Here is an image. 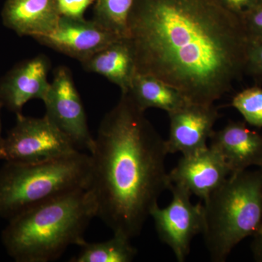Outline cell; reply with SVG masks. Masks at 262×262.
<instances>
[{"label": "cell", "instance_id": "obj_10", "mask_svg": "<svg viewBox=\"0 0 262 262\" xmlns=\"http://www.w3.org/2000/svg\"><path fill=\"white\" fill-rule=\"evenodd\" d=\"M168 114L170 130L165 144L168 154L191 155L208 147L207 141L214 131L213 126L220 117L214 104L189 101Z\"/></svg>", "mask_w": 262, "mask_h": 262}, {"label": "cell", "instance_id": "obj_16", "mask_svg": "<svg viewBox=\"0 0 262 262\" xmlns=\"http://www.w3.org/2000/svg\"><path fill=\"white\" fill-rule=\"evenodd\" d=\"M125 94L144 112L156 108L170 113L189 102L180 91L170 84L155 76L137 72Z\"/></svg>", "mask_w": 262, "mask_h": 262}, {"label": "cell", "instance_id": "obj_2", "mask_svg": "<svg viewBox=\"0 0 262 262\" xmlns=\"http://www.w3.org/2000/svg\"><path fill=\"white\" fill-rule=\"evenodd\" d=\"M127 94L100 124L90 153L89 189L97 216L129 239L141 234L151 210L170 184L165 140Z\"/></svg>", "mask_w": 262, "mask_h": 262}, {"label": "cell", "instance_id": "obj_3", "mask_svg": "<svg viewBox=\"0 0 262 262\" xmlns=\"http://www.w3.org/2000/svg\"><path fill=\"white\" fill-rule=\"evenodd\" d=\"M97 206L89 189H79L38 205L8 220L2 242L16 262H50L70 246L84 242Z\"/></svg>", "mask_w": 262, "mask_h": 262}, {"label": "cell", "instance_id": "obj_25", "mask_svg": "<svg viewBox=\"0 0 262 262\" xmlns=\"http://www.w3.org/2000/svg\"><path fill=\"white\" fill-rule=\"evenodd\" d=\"M2 106H3V103L0 101V110H1ZM3 141H4V139L2 137L1 118H0V153H1L2 148H3Z\"/></svg>", "mask_w": 262, "mask_h": 262}, {"label": "cell", "instance_id": "obj_13", "mask_svg": "<svg viewBox=\"0 0 262 262\" xmlns=\"http://www.w3.org/2000/svg\"><path fill=\"white\" fill-rule=\"evenodd\" d=\"M49 60L42 55L15 67L0 85L1 102L19 114L31 100L42 101L49 89Z\"/></svg>", "mask_w": 262, "mask_h": 262}, {"label": "cell", "instance_id": "obj_15", "mask_svg": "<svg viewBox=\"0 0 262 262\" xmlns=\"http://www.w3.org/2000/svg\"><path fill=\"white\" fill-rule=\"evenodd\" d=\"M84 70L103 76L125 94L136 72L135 51L129 38H121L81 62Z\"/></svg>", "mask_w": 262, "mask_h": 262}, {"label": "cell", "instance_id": "obj_19", "mask_svg": "<svg viewBox=\"0 0 262 262\" xmlns=\"http://www.w3.org/2000/svg\"><path fill=\"white\" fill-rule=\"evenodd\" d=\"M232 106L244 117L249 125L262 127V89L248 88L233 98Z\"/></svg>", "mask_w": 262, "mask_h": 262}, {"label": "cell", "instance_id": "obj_17", "mask_svg": "<svg viewBox=\"0 0 262 262\" xmlns=\"http://www.w3.org/2000/svg\"><path fill=\"white\" fill-rule=\"evenodd\" d=\"M81 250L72 262H130L137 255V250L130 239L120 234L103 242L88 243L79 246Z\"/></svg>", "mask_w": 262, "mask_h": 262}, {"label": "cell", "instance_id": "obj_18", "mask_svg": "<svg viewBox=\"0 0 262 262\" xmlns=\"http://www.w3.org/2000/svg\"><path fill=\"white\" fill-rule=\"evenodd\" d=\"M135 0H96L94 20L121 38L129 36V18Z\"/></svg>", "mask_w": 262, "mask_h": 262}, {"label": "cell", "instance_id": "obj_11", "mask_svg": "<svg viewBox=\"0 0 262 262\" xmlns=\"http://www.w3.org/2000/svg\"><path fill=\"white\" fill-rule=\"evenodd\" d=\"M230 175L225 159L210 146L182 155L177 166L168 173L170 184L185 188L204 201Z\"/></svg>", "mask_w": 262, "mask_h": 262}, {"label": "cell", "instance_id": "obj_9", "mask_svg": "<svg viewBox=\"0 0 262 262\" xmlns=\"http://www.w3.org/2000/svg\"><path fill=\"white\" fill-rule=\"evenodd\" d=\"M37 42L80 62L121 39L94 19L61 16L56 28L34 38Z\"/></svg>", "mask_w": 262, "mask_h": 262}, {"label": "cell", "instance_id": "obj_4", "mask_svg": "<svg viewBox=\"0 0 262 262\" xmlns=\"http://www.w3.org/2000/svg\"><path fill=\"white\" fill-rule=\"evenodd\" d=\"M205 244L212 261H225L243 239L262 229V169L231 174L204 201Z\"/></svg>", "mask_w": 262, "mask_h": 262}, {"label": "cell", "instance_id": "obj_1", "mask_svg": "<svg viewBox=\"0 0 262 262\" xmlns=\"http://www.w3.org/2000/svg\"><path fill=\"white\" fill-rule=\"evenodd\" d=\"M128 38L137 72L190 102L213 104L245 73L244 26L219 0H135Z\"/></svg>", "mask_w": 262, "mask_h": 262}, {"label": "cell", "instance_id": "obj_24", "mask_svg": "<svg viewBox=\"0 0 262 262\" xmlns=\"http://www.w3.org/2000/svg\"><path fill=\"white\" fill-rule=\"evenodd\" d=\"M251 251L254 259L256 261L262 262V229L260 232L253 236Z\"/></svg>", "mask_w": 262, "mask_h": 262}, {"label": "cell", "instance_id": "obj_14", "mask_svg": "<svg viewBox=\"0 0 262 262\" xmlns=\"http://www.w3.org/2000/svg\"><path fill=\"white\" fill-rule=\"evenodd\" d=\"M2 16L8 28L34 39L51 32L61 15L57 0H7Z\"/></svg>", "mask_w": 262, "mask_h": 262}, {"label": "cell", "instance_id": "obj_7", "mask_svg": "<svg viewBox=\"0 0 262 262\" xmlns=\"http://www.w3.org/2000/svg\"><path fill=\"white\" fill-rule=\"evenodd\" d=\"M172 201L166 208L156 206L150 216L154 220L160 241L171 248L179 262L190 252L191 243L204 228V208L201 203L192 204L187 189L171 184Z\"/></svg>", "mask_w": 262, "mask_h": 262}, {"label": "cell", "instance_id": "obj_6", "mask_svg": "<svg viewBox=\"0 0 262 262\" xmlns=\"http://www.w3.org/2000/svg\"><path fill=\"white\" fill-rule=\"evenodd\" d=\"M80 151L75 143L45 115L17 114L16 123L3 141L0 159L37 163L58 159Z\"/></svg>", "mask_w": 262, "mask_h": 262}, {"label": "cell", "instance_id": "obj_22", "mask_svg": "<svg viewBox=\"0 0 262 262\" xmlns=\"http://www.w3.org/2000/svg\"><path fill=\"white\" fill-rule=\"evenodd\" d=\"M94 0H57L61 16L83 18L85 10Z\"/></svg>", "mask_w": 262, "mask_h": 262}, {"label": "cell", "instance_id": "obj_21", "mask_svg": "<svg viewBox=\"0 0 262 262\" xmlns=\"http://www.w3.org/2000/svg\"><path fill=\"white\" fill-rule=\"evenodd\" d=\"M245 73L262 77V42H248Z\"/></svg>", "mask_w": 262, "mask_h": 262}, {"label": "cell", "instance_id": "obj_8", "mask_svg": "<svg viewBox=\"0 0 262 262\" xmlns=\"http://www.w3.org/2000/svg\"><path fill=\"white\" fill-rule=\"evenodd\" d=\"M46 116L75 143L78 149L89 154L94 146L82 100L76 89L70 70L59 67L42 100Z\"/></svg>", "mask_w": 262, "mask_h": 262}, {"label": "cell", "instance_id": "obj_20", "mask_svg": "<svg viewBox=\"0 0 262 262\" xmlns=\"http://www.w3.org/2000/svg\"><path fill=\"white\" fill-rule=\"evenodd\" d=\"M241 20L248 42H262V2Z\"/></svg>", "mask_w": 262, "mask_h": 262}, {"label": "cell", "instance_id": "obj_12", "mask_svg": "<svg viewBox=\"0 0 262 262\" xmlns=\"http://www.w3.org/2000/svg\"><path fill=\"white\" fill-rule=\"evenodd\" d=\"M210 147L225 159L231 174L251 166L262 169V135L242 122H230L210 138Z\"/></svg>", "mask_w": 262, "mask_h": 262}, {"label": "cell", "instance_id": "obj_23", "mask_svg": "<svg viewBox=\"0 0 262 262\" xmlns=\"http://www.w3.org/2000/svg\"><path fill=\"white\" fill-rule=\"evenodd\" d=\"M224 6L239 19L253 8L261 3L262 0H219Z\"/></svg>", "mask_w": 262, "mask_h": 262}, {"label": "cell", "instance_id": "obj_5", "mask_svg": "<svg viewBox=\"0 0 262 262\" xmlns=\"http://www.w3.org/2000/svg\"><path fill=\"white\" fill-rule=\"evenodd\" d=\"M91 177V156L80 151L43 163L6 161L0 168V217L9 220L55 198L89 189Z\"/></svg>", "mask_w": 262, "mask_h": 262}]
</instances>
